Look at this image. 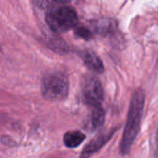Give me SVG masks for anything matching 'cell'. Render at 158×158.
<instances>
[{
    "mask_svg": "<svg viewBox=\"0 0 158 158\" xmlns=\"http://www.w3.org/2000/svg\"><path fill=\"white\" fill-rule=\"evenodd\" d=\"M144 104H145L144 92L142 89L136 90L133 93L131 99L128 118L122 134V139L120 142V153L122 155H127L130 153L137 138V135L141 129Z\"/></svg>",
    "mask_w": 158,
    "mask_h": 158,
    "instance_id": "6da1fadb",
    "label": "cell"
},
{
    "mask_svg": "<svg viewBox=\"0 0 158 158\" xmlns=\"http://www.w3.org/2000/svg\"><path fill=\"white\" fill-rule=\"evenodd\" d=\"M48 27L55 32H65L76 28L79 19L77 12L69 6H55L48 10L45 17Z\"/></svg>",
    "mask_w": 158,
    "mask_h": 158,
    "instance_id": "7a4b0ae2",
    "label": "cell"
},
{
    "mask_svg": "<svg viewBox=\"0 0 158 158\" xmlns=\"http://www.w3.org/2000/svg\"><path fill=\"white\" fill-rule=\"evenodd\" d=\"M69 83L68 77L62 72H52L43 78L42 94L47 100H65L69 94Z\"/></svg>",
    "mask_w": 158,
    "mask_h": 158,
    "instance_id": "3957f363",
    "label": "cell"
},
{
    "mask_svg": "<svg viewBox=\"0 0 158 158\" xmlns=\"http://www.w3.org/2000/svg\"><path fill=\"white\" fill-rule=\"evenodd\" d=\"M81 88L85 103L88 106H92L101 104L104 99V90L100 81L96 77L86 75L82 80Z\"/></svg>",
    "mask_w": 158,
    "mask_h": 158,
    "instance_id": "277c9868",
    "label": "cell"
},
{
    "mask_svg": "<svg viewBox=\"0 0 158 158\" xmlns=\"http://www.w3.org/2000/svg\"><path fill=\"white\" fill-rule=\"evenodd\" d=\"M116 131H117V129H112L110 131H103V132L99 133L98 135H96L85 146V148L83 149L82 153L81 154L80 158H90L93 155L97 153L112 138V136H113V134L115 133Z\"/></svg>",
    "mask_w": 158,
    "mask_h": 158,
    "instance_id": "5b68a950",
    "label": "cell"
},
{
    "mask_svg": "<svg viewBox=\"0 0 158 158\" xmlns=\"http://www.w3.org/2000/svg\"><path fill=\"white\" fill-rule=\"evenodd\" d=\"M82 58L87 68L90 69L91 70L96 73H102L104 71V65L102 60L94 52H85L82 56Z\"/></svg>",
    "mask_w": 158,
    "mask_h": 158,
    "instance_id": "8992f818",
    "label": "cell"
},
{
    "mask_svg": "<svg viewBox=\"0 0 158 158\" xmlns=\"http://www.w3.org/2000/svg\"><path fill=\"white\" fill-rule=\"evenodd\" d=\"M85 140V135L79 131H68L64 135V143L69 148H76Z\"/></svg>",
    "mask_w": 158,
    "mask_h": 158,
    "instance_id": "52a82bcc",
    "label": "cell"
},
{
    "mask_svg": "<svg viewBox=\"0 0 158 158\" xmlns=\"http://www.w3.org/2000/svg\"><path fill=\"white\" fill-rule=\"evenodd\" d=\"M90 107L92 108V113H91L92 126L94 129L100 128L105 122V118H106L105 110L102 107L101 104L94 105V106H92Z\"/></svg>",
    "mask_w": 158,
    "mask_h": 158,
    "instance_id": "ba28073f",
    "label": "cell"
},
{
    "mask_svg": "<svg viewBox=\"0 0 158 158\" xmlns=\"http://www.w3.org/2000/svg\"><path fill=\"white\" fill-rule=\"evenodd\" d=\"M114 29V21L108 20V19H100L96 22L95 30L102 33V34H107Z\"/></svg>",
    "mask_w": 158,
    "mask_h": 158,
    "instance_id": "9c48e42d",
    "label": "cell"
},
{
    "mask_svg": "<svg viewBox=\"0 0 158 158\" xmlns=\"http://www.w3.org/2000/svg\"><path fill=\"white\" fill-rule=\"evenodd\" d=\"M75 34L84 40H90L92 38V32L84 27H77L75 29Z\"/></svg>",
    "mask_w": 158,
    "mask_h": 158,
    "instance_id": "30bf717a",
    "label": "cell"
},
{
    "mask_svg": "<svg viewBox=\"0 0 158 158\" xmlns=\"http://www.w3.org/2000/svg\"><path fill=\"white\" fill-rule=\"evenodd\" d=\"M155 156H156V158H158V130H157V134H156V148Z\"/></svg>",
    "mask_w": 158,
    "mask_h": 158,
    "instance_id": "8fae6325",
    "label": "cell"
},
{
    "mask_svg": "<svg viewBox=\"0 0 158 158\" xmlns=\"http://www.w3.org/2000/svg\"><path fill=\"white\" fill-rule=\"evenodd\" d=\"M56 2H59V3H65V2H69L70 0H56Z\"/></svg>",
    "mask_w": 158,
    "mask_h": 158,
    "instance_id": "7c38bea8",
    "label": "cell"
}]
</instances>
